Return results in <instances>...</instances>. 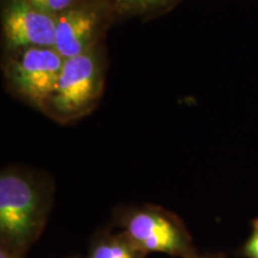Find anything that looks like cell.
<instances>
[{
    "mask_svg": "<svg viewBox=\"0 0 258 258\" xmlns=\"http://www.w3.org/2000/svg\"><path fill=\"white\" fill-rule=\"evenodd\" d=\"M54 202V183L42 173L10 166L0 173V245L21 253L44 231Z\"/></svg>",
    "mask_w": 258,
    "mask_h": 258,
    "instance_id": "obj_1",
    "label": "cell"
},
{
    "mask_svg": "<svg viewBox=\"0 0 258 258\" xmlns=\"http://www.w3.org/2000/svg\"><path fill=\"white\" fill-rule=\"evenodd\" d=\"M67 258H85V257H79V256H72V257H67Z\"/></svg>",
    "mask_w": 258,
    "mask_h": 258,
    "instance_id": "obj_13",
    "label": "cell"
},
{
    "mask_svg": "<svg viewBox=\"0 0 258 258\" xmlns=\"http://www.w3.org/2000/svg\"><path fill=\"white\" fill-rule=\"evenodd\" d=\"M144 252L121 230H103L93 235L85 258H145Z\"/></svg>",
    "mask_w": 258,
    "mask_h": 258,
    "instance_id": "obj_7",
    "label": "cell"
},
{
    "mask_svg": "<svg viewBox=\"0 0 258 258\" xmlns=\"http://www.w3.org/2000/svg\"><path fill=\"white\" fill-rule=\"evenodd\" d=\"M0 258H25V253L17 252L0 245Z\"/></svg>",
    "mask_w": 258,
    "mask_h": 258,
    "instance_id": "obj_11",
    "label": "cell"
},
{
    "mask_svg": "<svg viewBox=\"0 0 258 258\" xmlns=\"http://www.w3.org/2000/svg\"><path fill=\"white\" fill-rule=\"evenodd\" d=\"M114 222L145 253H165L175 258L199 256L182 219L156 205L117 208Z\"/></svg>",
    "mask_w": 258,
    "mask_h": 258,
    "instance_id": "obj_2",
    "label": "cell"
},
{
    "mask_svg": "<svg viewBox=\"0 0 258 258\" xmlns=\"http://www.w3.org/2000/svg\"><path fill=\"white\" fill-rule=\"evenodd\" d=\"M110 2L121 11L141 14V12L159 9L175 0H110Z\"/></svg>",
    "mask_w": 258,
    "mask_h": 258,
    "instance_id": "obj_8",
    "label": "cell"
},
{
    "mask_svg": "<svg viewBox=\"0 0 258 258\" xmlns=\"http://www.w3.org/2000/svg\"><path fill=\"white\" fill-rule=\"evenodd\" d=\"M28 2L42 11L56 17L63 11H66L67 9H70L71 6L77 4L78 0H28Z\"/></svg>",
    "mask_w": 258,
    "mask_h": 258,
    "instance_id": "obj_9",
    "label": "cell"
},
{
    "mask_svg": "<svg viewBox=\"0 0 258 258\" xmlns=\"http://www.w3.org/2000/svg\"><path fill=\"white\" fill-rule=\"evenodd\" d=\"M103 18L98 6L79 2L56 16L55 50L63 59H69L92 49L101 32Z\"/></svg>",
    "mask_w": 258,
    "mask_h": 258,
    "instance_id": "obj_6",
    "label": "cell"
},
{
    "mask_svg": "<svg viewBox=\"0 0 258 258\" xmlns=\"http://www.w3.org/2000/svg\"><path fill=\"white\" fill-rule=\"evenodd\" d=\"M4 37L11 49L54 48L56 17L37 9L28 0H10L4 12Z\"/></svg>",
    "mask_w": 258,
    "mask_h": 258,
    "instance_id": "obj_5",
    "label": "cell"
},
{
    "mask_svg": "<svg viewBox=\"0 0 258 258\" xmlns=\"http://www.w3.org/2000/svg\"><path fill=\"white\" fill-rule=\"evenodd\" d=\"M102 89V64L92 48L64 59L55 89L42 111L62 123L77 120L95 108Z\"/></svg>",
    "mask_w": 258,
    "mask_h": 258,
    "instance_id": "obj_3",
    "label": "cell"
},
{
    "mask_svg": "<svg viewBox=\"0 0 258 258\" xmlns=\"http://www.w3.org/2000/svg\"><path fill=\"white\" fill-rule=\"evenodd\" d=\"M239 253L244 258H258V218L252 220V228L251 233L240 247Z\"/></svg>",
    "mask_w": 258,
    "mask_h": 258,
    "instance_id": "obj_10",
    "label": "cell"
},
{
    "mask_svg": "<svg viewBox=\"0 0 258 258\" xmlns=\"http://www.w3.org/2000/svg\"><path fill=\"white\" fill-rule=\"evenodd\" d=\"M195 258H226L222 253H207V254H199Z\"/></svg>",
    "mask_w": 258,
    "mask_h": 258,
    "instance_id": "obj_12",
    "label": "cell"
},
{
    "mask_svg": "<svg viewBox=\"0 0 258 258\" xmlns=\"http://www.w3.org/2000/svg\"><path fill=\"white\" fill-rule=\"evenodd\" d=\"M63 62L55 48L19 49L8 67L10 85L28 103L43 110L55 89Z\"/></svg>",
    "mask_w": 258,
    "mask_h": 258,
    "instance_id": "obj_4",
    "label": "cell"
}]
</instances>
